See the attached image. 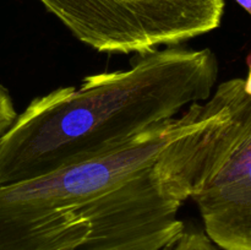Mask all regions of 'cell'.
<instances>
[{
	"instance_id": "1",
	"label": "cell",
	"mask_w": 251,
	"mask_h": 250,
	"mask_svg": "<svg viewBox=\"0 0 251 250\" xmlns=\"http://www.w3.org/2000/svg\"><path fill=\"white\" fill-rule=\"evenodd\" d=\"M220 104L215 90L103 156L0 186V250H161L185 227L162 152Z\"/></svg>"
},
{
	"instance_id": "2",
	"label": "cell",
	"mask_w": 251,
	"mask_h": 250,
	"mask_svg": "<svg viewBox=\"0 0 251 250\" xmlns=\"http://www.w3.org/2000/svg\"><path fill=\"white\" fill-rule=\"evenodd\" d=\"M212 49L179 46L137 54L126 70L90 75L33 98L0 137V186L103 156L211 97Z\"/></svg>"
},
{
	"instance_id": "3",
	"label": "cell",
	"mask_w": 251,
	"mask_h": 250,
	"mask_svg": "<svg viewBox=\"0 0 251 250\" xmlns=\"http://www.w3.org/2000/svg\"><path fill=\"white\" fill-rule=\"evenodd\" d=\"M210 122L164 151L184 201L191 199L205 234L221 250H251V74L217 86Z\"/></svg>"
},
{
	"instance_id": "4",
	"label": "cell",
	"mask_w": 251,
	"mask_h": 250,
	"mask_svg": "<svg viewBox=\"0 0 251 250\" xmlns=\"http://www.w3.org/2000/svg\"><path fill=\"white\" fill-rule=\"evenodd\" d=\"M38 1L95 50L136 55L215 31L225 15V0Z\"/></svg>"
},
{
	"instance_id": "5",
	"label": "cell",
	"mask_w": 251,
	"mask_h": 250,
	"mask_svg": "<svg viewBox=\"0 0 251 250\" xmlns=\"http://www.w3.org/2000/svg\"><path fill=\"white\" fill-rule=\"evenodd\" d=\"M161 250H221L207 238L205 232L195 227H184Z\"/></svg>"
},
{
	"instance_id": "6",
	"label": "cell",
	"mask_w": 251,
	"mask_h": 250,
	"mask_svg": "<svg viewBox=\"0 0 251 250\" xmlns=\"http://www.w3.org/2000/svg\"><path fill=\"white\" fill-rule=\"evenodd\" d=\"M17 113L9 90L0 83V137L14 123Z\"/></svg>"
},
{
	"instance_id": "7",
	"label": "cell",
	"mask_w": 251,
	"mask_h": 250,
	"mask_svg": "<svg viewBox=\"0 0 251 250\" xmlns=\"http://www.w3.org/2000/svg\"><path fill=\"white\" fill-rule=\"evenodd\" d=\"M239 6H242V9L245 10L247 14H251V0H234Z\"/></svg>"
}]
</instances>
